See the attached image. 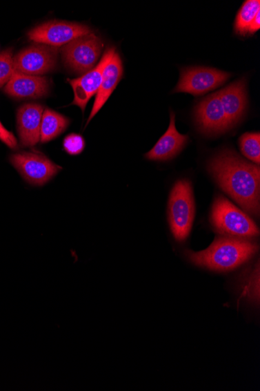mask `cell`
<instances>
[{
    "mask_svg": "<svg viewBox=\"0 0 260 391\" xmlns=\"http://www.w3.org/2000/svg\"><path fill=\"white\" fill-rule=\"evenodd\" d=\"M208 171L220 188L246 212L259 214L260 169L231 149H225L211 159Z\"/></svg>",
    "mask_w": 260,
    "mask_h": 391,
    "instance_id": "cell-1",
    "label": "cell"
},
{
    "mask_svg": "<svg viewBox=\"0 0 260 391\" xmlns=\"http://www.w3.org/2000/svg\"><path fill=\"white\" fill-rule=\"evenodd\" d=\"M258 249V245L250 240L226 236L217 238L206 250L186 251V256L198 267L228 272L249 261Z\"/></svg>",
    "mask_w": 260,
    "mask_h": 391,
    "instance_id": "cell-2",
    "label": "cell"
},
{
    "mask_svg": "<svg viewBox=\"0 0 260 391\" xmlns=\"http://www.w3.org/2000/svg\"><path fill=\"white\" fill-rule=\"evenodd\" d=\"M195 218L192 183L181 179L174 184L168 201V221L173 236L183 242L189 237Z\"/></svg>",
    "mask_w": 260,
    "mask_h": 391,
    "instance_id": "cell-3",
    "label": "cell"
},
{
    "mask_svg": "<svg viewBox=\"0 0 260 391\" xmlns=\"http://www.w3.org/2000/svg\"><path fill=\"white\" fill-rule=\"evenodd\" d=\"M210 222L217 232L226 236L250 238L259 234V228L250 216L222 196L215 198Z\"/></svg>",
    "mask_w": 260,
    "mask_h": 391,
    "instance_id": "cell-4",
    "label": "cell"
},
{
    "mask_svg": "<svg viewBox=\"0 0 260 391\" xmlns=\"http://www.w3.org/2000/svg\"><path fill=\"white\" fill-rule=\"evenodd\" d=\"M103 47L101 39L94 33L81 36L66 44L61 50L68 67L78 74L88 73L98 63Z\"/></svg>",
    "mask_w": 260,
    "mask_h": 391,
    "instance_id": "cell-5",
    "label": "cell"
},
{
    "mask_svg": "<svg viewBox=\"0 0 260 391\" xmlns=\"http://www.w3.org/2000/svg\"><path fill=\"white\" fill-rule=\"evenodd\" d=\"M10 162L28 183L42 186L62 170L43 154L22 152L10 156Z\"/></svg>",
    "mask_w": 260,
    "mask_h": 391,
    "instance_id": "cell-6",
    "label": "cell"
},
{
    "mask_svg": "<svg viewBox=\"0 0 260 391\" xmlns=\"http://www.w3.org/2000/svg\"><path fill=\"white\" fill-rule=\"evenodd\" d=\"M231 77L228 72L204 67L181 70L180 79L174 93H186L199 96L223 85Z\"/></svg>",
    "mask_w": 260,
    "mask_h": 391,
    "instance_id": "cell-7",
    "label": "cell"
},
{
    "mask_svg": "<svg viewBox=\"0 0 260 391\" xmlns=\"http://www.w3.org/2000/svg\"><path fill=\"white\" fill-rule=\"evenodd\" d=\"M92 33V30L82 23L50 21L32 29L28 36L34 43L58 47Z\"/></svg>",
    "mask_w": 260,
    "mask_h": 391,
    "instance_id": "cell-8",
    "label": "cell"
},
{
    "mask_svg": "<svg viewBox=\"0 0 260 391\" xmlns=\"http://www.w3.org/2000/svg\"><path fill=\"white\" fill-rule=\"evenodd\" d=\"M58 48L36 44L14 57V69L20 73L38 76L56 68Z\"/></svg>",
    "mask_w": 260,
    "mask_h": 391,
    "instance_id": "cell-9",
    "label": "cell"
},
{
    "mask_svg": "<svg viewBox=\"0 0 260 391\" xmlns=\"http://www.w3.org/2000/svg\"><path fill=\"white\" fill-rule=\"evenodd\" d=\"M116 52L114 47L107 48L100 63L97 65L96 68L79 78L68 79L74 93V99L70 105L79 106L84 113L88 102L95 94L98 93L102 81L103 71Z\"/></svg>",
    "mask_w": 260,
    "mask_h": 391,
    "instance_id": "cell-10",
    "label": "cell"
},
{
    "mask_svg": "<svg viewBox=\"0 0 260 391\" xmlns=\"http://www.w3.org/2000/svg\"><path fill=\"white\" fill-rule=\"evenodd\" d=\"M195 117L199 129L206 134H221L232 128L217 93L199 102Z\"/></svg>",
    "mask_w": 260,
    "mask_h": 391,
    "instance_id": "cell-11",
    "label": "cell"
},
{
    "mask_svg": "<svg viewBox=\"0 0 260 391\" xmlns=\"http://www.w3.org/2000/svg\"><path fill=\"white\" fill-rule=\"evenodd\" d=\"M44 106L24 104L17 113V131L23 147H34L40 142V131Z\"/></svg>",
    "mask_w": 260,
    "mask_h": 391,
    "instance_id": "cell-12",
    "label": "cell"
},
{
    "mask_svg": "<svg viewBox=\"0 0 260 391\" xmlns=\"http://www.w3.org/2000/svg\"><path fill=\"white\" fill-rule=\"evenodd\" d=\"M4 91L16 99H39L50 91V82L45 77L28 75L16 71Z\"/></svg>",
    "mask_w": 260,
    "mask_h": 391,
    "instance_id": "cell-13",
    "label": "cell"
},
{
    "mask_svg": "<svg viewBox=\"0 0 260 391\" xmlns=\"http://www.w3.org/2000/svg\"><path fill=\"white\" fill-rule=\"evenodd\" d=\"M189 141L188 135L179 133L175 127V114L170 111V124L164 135L155 144L145 158L153 161H167L175 158Z\"/></svg>",
    "mask_w": 260,
    "mask_h": 391,
    "instance_id": "cell-14",
    "label": "cell"
},
{
    "mask_svg": "<svg viewBox=\"0 0 260 391\" xmlns=\"http://www.w3.org/2000/svg\"><path fill=\"white\" fill-rule=\"evenodd\" d=\"M123 75V61L119 54L116 52L103 71L101 86L98 93H97L92 111L88 119L87 125L106 104V102L118 86L119 82L122 79Z\"/></svg>",
    "mask_w": 260,
    "mask_h": 391,
    "instance_id": "cell-15",
    "label": "cell"
},
{
    "mask_svg": "<svg viewBox=\"0 0 260 391\" xmlns=\"http://www.w3.org/2000/svg\"><path fill=\"white\" fill-rule=\"evenodd\" d=\"M246 82L245 79L234 82L217 92L228 118L232 128L243 117L247 106Z\"/></svg>",
    "mask_w": 260,
    "mask_h": 391,
    "instance_id": "cell-16",
    "label": "cell"
},
{
    "mask_svg": "<svg viewBox=\"0 0 260 391\" xmlns=\"http://www.w3.org/2000/svg\"><path fill=\"white\" fill-rule=\"evenodd\" d=\"M70 120L56 111L46 109L42 115L40 142L47 143L55 140L68 129Z\"/></svg>",
    "mask_w": 260,
    "mask_h": 391,
    "instance_id": "cell-17",
    "label": "cell"
},
{
    "mask_svg": "<svg viewBox=\"0 0 260 391\" xmlns=\"http://www.w3.org/2000/svg\"><path fill=\"white\" fill-rule=\"evenodd\" d=\"M260 11L259 0H247L237 16L234 22V32L240 35H246L248 33L251 23L255 19L257 15Z\"/></svg>",
    "mask_w": 260,
    "mask_h": 391,
    "instance_id": "cell-18",
    "label": "cell"
},
{
    "mask_svg": "<svg viewBox=\"0 0 260 391\" xmlns=\"http://www.w3.org/2000/svg\"><path fill=\"white\" fill-rule=\"evenodd\" d=\"M239 146L241 153L247 159L259 165L260 162V135L257 133H246L239 138Z\"/></svg>",
    "mask_w": 260,
    "mask_h": 391,
    "instance_id": "cell-19",
    "label": "cell"
},
{
    "mask_svg": "<svg viewBox=\"0 0 260 391\" xmlns=\"http://www.w3.org/2000/svg\"><path fill=\"white\" fill-rule=\"evenodd\" d=\"M15 72L12 49L0 53V88L7 85Z\"/></svg>",
    "mask_w": 260,
    "mask_h": 391,
    "instance_id": "cell-20",
    "label": "cell"
},
{
    "mask_svg": "<svg viewBox=\"0 0 260 391\" xmlns=\"http://www.w3.org/2000/svg\"><path fill=\"white\" fill-rule=\"evenodd\" d=\"M63 146L66 153L70 155H77L83 153L86 149V142L82 135L71 133L65 137Z\"/></svg>",
    "mask_w": 260,
    "mask_h": 391,
    "instance_id": "cell-21",
    "label": "cell"
},
{
    "mask_svg": "<svg viewBox=\"0 0 260 391\" xmlns=\"http://www.w3.org/2000/svg\"><path fill=\"white\" fill-rule=\"evenodd\" d=\"M0 140L12 149L17 148V138L13 133L4 128L1 122H0Z\"/></svg>",
    "mask_w": 260,
    "mask_h": 391,
    "instance_id": "cell-22",
    "label": "cell"
},
{
    "mask_svg": "<svg viewBox=\"0 0 260 391\" xmlns=\"http://www.w3.org/2000/svg\"><path fill=\"white\" fill-rule=\"evenodd\" d=\"M258 270V269H257ZM256 273H254L252 275V278L250 280L249 283H248L246 287V292L249 297L252 298L253 300H256L257 298L259 300V291L256 289V286H259V273L256 276Z\"/></svg>",
    "mask_w": 260,
    "mask_h": 391,
    "instance_id": "cell-23",
    "label": "cell"
},
{
    "mask_svg": "<svg viewBox=\"0 0 260 391\" xmlns=\"http://www.w3.org/2000/svg\"><path fill=\"white\" fill-rule=\"evenodd\" d=\"M259 28H260V11L257 15L255 19H254L253 21L251 23L249 29H248L247 34L253 35L254 33H256L257 31H259Z\"/></svg>",
    "mask_w": 260,
    "mask_h": 391,
    "instance_id": "cell-24",
    "label": "cell"
}]
</instances>
